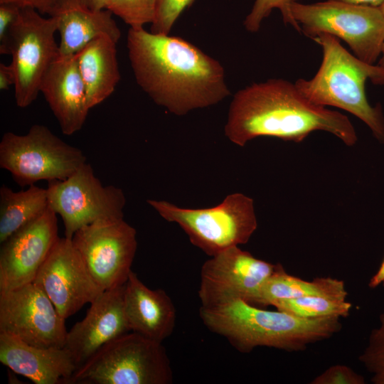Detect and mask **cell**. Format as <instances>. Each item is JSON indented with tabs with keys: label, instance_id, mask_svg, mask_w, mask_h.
<instances>
[{
	"label": "cell",
	"instance_id": "cell-11",
	"mask_svg": "<svg viewBox=\"0 0 384 384\" xmlns=\"http://www.w3.org/2000/svg\"><path fill=\"white\" fill-rule=\"evenodd\" d=\"M72 242L89 272L105 291L124 285L137 251V232L123 219L97 222L74 234Z\"/></svg>",
	"mask_w": 384,
	"mask_h": 384
},
{
	"label": "cell",
	"instance_id": "cell-22",
	"mask_svg": "<svg viewBox=\"0 0 384 384\" xmlns=\"http://www.w3.org/2000/svg\"><path fill=\"white\" fill-rule=\"evenodd\" d=\"M48 208L47 188L29 186L14 191L3 184L0 188V243L41 216Z\"/></svg>",
	"mask_w": 384,
	"mask_h": 384
},
{
	"label": "cell",
	"instance_id": "cell-35",
	"mask_svg": "<svg viewBox=\"0 0 384 384\" xmlns=\"http://www.w3.org/2000/svg\"><path fill=\"white\" fill-rule=\"evenodd\" d=\"M343 2H347L353 4L370 6L374 7H380L383 3L384 0H338Z\"/></svg>",
	"mask_w": 384,
	"mask_h": 384
},
{
	"label": "cell",
	"instance_id": "cell-29",
	"mask_svg": "<svg viewBox=\"0 0 384 384\" xmlns=\"http://www.w3.org/2000/svg\"><path fill=\"white\" fill-rule=\"evenodd\" d=\"M311 384H365L364 377L346 366L337 364L317 375Z\"/></svg>",
	"mask_w": 384,
	"mask_h": 384
},
{
	"label": "cell",
	"instance_id": "cell-16",
	"mask_svg": "<svg viewBox=\"0 0 384 384\" xmlns=\"http://www.w3.org/2000/svg\"><path fill=\"white\" fill-rule=\"evenodd\" d=\"M124 285L103 291L85 318L68 331L64 348L78 368L102 346L131 331L124 309Z\"/></svg>",
	"mask_w": 384,
	"mask_h": 384
},
{
	"label": "cell",
	"instance_id": "cell-5",
	"mask_svg": "<svg viewBox=\"0 0 384 384\" xmlns=\"http://www.w3.org/2000/svg\"><path fill=\"white\" fill-rule=\"evenodd\" d=\"M173 373L162 343L135 332L102 346L72 376L70 384H170Z\"/></svg>",
	"mask_w": 384,
	"mask_h": 384
},
{
	"label": "cell",
	"instance_id": "cell-27",
	"mask_svg": "<svg viewBox=\"0 0 384 384\" xmlns=\"http://www.w3.org/2000/svg\"><path fill=\"white\" fill-rule=\"evenodd\" d=\"M299 0H255L250 12L244 21L245 29L250 33L257 32L262 21L268 17L273 9H279L285 24H290L297 31L300 27L296 23L290 12V6Z\"/></svg>",
	"mask_w": 384,
	"mask_h": 384
},
{
	"label": "cell",
	"instance_id": "cell-17",
	"mask_svg": "<svg viewBox=\"0 0 384 384\" xmlns=\"http://www.w3.org/2000/svg\"><path fill=\"white\" fill-rule=\"evenodd\" d=\"M40 92L64 134L82 129L90 108L75 55H58L42 80Z\"/></svg>",
	"mask_w": 384,
	"mask_h": 384
},
{
	"label": "cell",
	"instance_id": "cell-31",
	"mask_svg": "<svg viewBox=\"0 0 384 384\" xmlns=\"http://www.w3.org/2000/svg\"><path fill=\"white\" fill-rule=\"evenodd\" d=\"M59 0H0V4L11 3L20 7H31L41 14H48Z\"/></svg>",
	"mask_w": 384,
	"mask_h": 384
},
{
	"label": "cell",
	"instance_id": "cell-8",
	"mask_svg": "<svg viewBox=\"0 0 384 384\" xmlns=\"http://www.w3.org/2000/svg\"><path fill=\"white\" fill-rule=\"evenodd\" d=\"M85 163L81 149L45 125L33 124L25 134L7 132L0 142V167L21 187L42 180H65Z\"/></svg>",
	"mask_w": 384,
	"mask_h": 384
},
{
	"label": "cell",
	"instance_id": "cell-23",
	"mask_svg": "<svg viewBox=\"0 0 384 384\" xmlns=\"http://www.w3.org/2000/svg\"><path fill=\"white\" fill-rule=\"evenodd\" d=\"M341 293H348L342 280L328 277L306 281L287 274L281 265L263 283L252 305L272 306L281 300L319 294Z\"/></svg>",
	"mask_w": 384,
	"mask_h": 384
},
{
	"label": "cell",
	"instance_id": "cell-32",
	"mask_svg": "<svg viewBox=\"0 0 384 384\" xmlns=\"http://www.w3.org/2000/svg\"><path fill=\"white\" fill-rule=\"evenodd\" d=\"M15 76L11 65L0 63V90H6L14 86Z\"/></svg>",
	"mask_w": 384,
	"mask_h": 384
},
{
	"label": "cell",
	"instance_id": "cell-18",
	"mask_svg": "<svg viewBox=\"0 0 384 384\" xmlns=\"http://www.w3.org/2000/svg\"><path fill=\"white\" fill-rule=\"evenodd\" d=\"M0 361L36 384H70L78 369L64 347H36L5 333H0Z\"/></svg>",
	"mask_w": 384,
	"mask_h": 384
},
{
	"label": "cell",
	"instance_id": "cell-25",
	"mask_svg": "<svg viewBox=\"0 0 384 384\" xmlns=\"http://www.w3.org/2000/svg\"><path fill=\"white\" fill-rule=\"evenodd\" d=\"M156 0H109L106 9L132 28H143L154 19Z\"/></svg>",
	"mask_w": 384,
	"mask_h": 384
},
{
	"label": "cell",
	"instance_id": "cell-36",
	"mask_svg": "<svg viewBox=\"0 0 384 384\" xmlns=\"http://www.w3.org/2000/svg\"><path fill=\"white\" fill-rule=\"evenodd\" d=\"M378 65L384 68V43H383V47H382L381 54H380V56L379 58Z\"/></svg>",
	"mask_w": 384,
	"mask_h": 384
},
{
	"label": "cell",
	"instance_id": "cell-6",
	"mask_svg": "<svg viewBox=\"0 0 384 384\" xmlns=\"http://www.w3.org/2000/svg\"><path fill=\"white\" fill-rule=\"evenodd\" d=\"M147 203L164 219L178 224L191 242L210 257L247 243L257 228L253 199L241 193L207 208H183L153 199Z\"/></svg>",
	"mask_w": 384,
	"mask_h": 384
},
{
	"label": "cell",
	"instance_id": "cell-34",
	"mask_svg": "<svg viewBox=\"0 0 384 384\" xmlns=\"http://www.w3.org/2000/svg\"><path fill=\"white\" fill-rule=\"evenodd\" d=\"M82 4L86 7L95 10L100 11L106 9V6L109 0H80Z\"/></svg>",
	"mask_w": 384,
	"mask_h": 384
},
{
	"label": "cell",
	"instance_id": "cell-24",
	"mask_svg": "<svg viewBox=\"0 0 384 384\" xmlns=\"http://www.w3.org/2000/svg\"><path fill=\"white\" fill-rule=\"evenodd\" d=\"M347 296L348 293L313 294L281 300L272 306L278 310L304 318H341L348 316L351 308V304L346 300Z\"/></svg>",
	"mask_w": 384,
	"mask_h": 384
},
{
	"label": "cell",
	"instance_id": "cell-26",
	"mask_svg": "<svg viewBox=\"0 0 384 384\" xmlns=\"http://www.w3.org/2000/svg\"><path fill=\"white\" fill-rule=\"evenodd\" d=\"M358 360L372 375L373 383L384 384V313L380 314L379 325L371 331Z\"/></svg>",
	"mask_w": 384,
	"mask_h": 384
},
{
	"label": "cell",
	"instance_id": "cell-12",
	"mask_svg": "<svg viewBox=\"0 0 384 384\" xmlns=\"http://www.w3.org/2000/svg\"><path fill=\"white\" fill-rule=\"evenodd\" d=\"M0 333L31 346L63 348L68 331L65 319L34 282L0 292Z\"/></svg>",
	"mask_w": 384,
	"mask_h": 384
},
{
	"label": "cell",
	"instance_id": "cell-14",
	"mask_svg": "<svg viewBox=\"0 0 384 384\" xmlns=\"http://www.w3.org/2000/svg\"><path fill=\"white\" fill-rule=\"evenodd\" d=\"M66 320L103 292L89 272L72 240L59 238L33 281Z\"/></svg>",
	"mask_w": 384,
	"mask_h": 384
},
{
	"label": "cell",
	"instance_id": "cell-4",
	"mask_svg": "<svg viewBox=\"0 0 384 384\" xmlns=\"http://www.w3.org/2000/svg\"><path fill=\"white\" fill-rule=\"evenodd\" d=\"M312 40L322 48V61L311 79L296 81L297 89L315 105L336 107L353 114L370 128L380 143L384 144L381 105L369 104L365 87L367 80L374 85H383L384 68L360 60L344 48L338 38L330 34L321 33Z\"/></svg>",
	"mask_w": 384,
	"mask_h": 384
},
{
	"label": "cell",
	"instance_id": "cell-3",
	"mask_svg": "<svg viewBox=\"0 0 384 384\" xmlns=\"http://www.w3.org/2000/svg\"><path fill=\"white\" fill-rule=\"evenodd\" d=\"M199 315L210 331L225 337L244 353L258 346L302 351L341 329L339 317L304 318L278 309H260L241 299L201 306Z\"/></svg>",
	"mask_w": 384,
	"mask_h": 384
},
{
	"label": "cell",
	"instance_id": "cell-30",
	"mask_svg": "<svg viewBox=\"0 0 384 384\" xmlns=\"http://www.w3.org/2000/svg\"><path fill=\"white\" fill-rule=\"evenodd\" d=\"M21 8L11 3L0 4V43L6 40L11 28L19 16Z\"/></svg>",
	"mask_w": 384,
	"mask_h": 384
},
{
	"label": "cell",
	"instance_id": "cell-13",
	"mask_svg": "<svg viewBox=\"0 0 384 384\" xmlns=\"http://www.w3.org/2000/svg\"><path fill=\"white\" fill-rule=\"evenodd\" d=\"M280 265L257 259L238 246L212 256L201 270L198 297L201 306L236 299L253 304L263 283Z\"/></svg>",
	"mask_w": 384,
	"mask_h": 384
},
{
	"label": "cell",
	"instance_id": "cell-28",
	"mask_svg": "<svg viewBox=\"0 0 384 384\" xmlns=\"http://www.w3.org/2000/svg\"><path fill=\"white\" fill-rule=\"evenodd\" d=\"M194 0H156L155 16L150 31L169 34L172 27L186 8Z\"/></svg>",
	"mask_w": 384,
	"mask_h": 384
},
{
	"label": "cell",
	"instance_id": "cell-1",
	"mask_svg": "<svg viewBox=\"0 0 384 384\" xmlns=\"http://www.w3.org/2000/svg\"><path fill=\"white\" fill-rule=\"evenodd\" d=\"M127 48L137 83L171 113L185 115L230 94L220 63L181 37L129 28Z\"/></svg>",
	"mask_w": 384,
	"mask_h": 384
},
{
	"label": "cell",
	"instance_id": "cell-2",
	"mask_svg": "<svg viewBox=\"0 0 384 384\" xmlns=\"http://www.w3.org/2000/svg\"><path fill=\"white\" fill-rule=\"evenodd\" d=\"M224 130L228 139L240 146L259 137L301 142L315 131L331 133L348 146L358 140L345 114L312 103L294 83L281 78L238 90L230 102Z\"/></svg>",
	"mask_w": 384,
	"mask_h": 384
},
{
	"label": "cell",
	"instance_id": "cell-7",
	"mask_svg": "<svg viewBox=\"0 0 384 384\" xmlns=\"http://www.w3.org/2000/svg\"><path fill=\"white\" fill-rule=\"evenodd\" d=\"M301 32L314 38L328 33L344 41L360 60L373 65L384 43V14L379 7L327 0L290 6Z\"/></svg>",
	"mask_w": 384,
	"mask_h": 384
},
{
	"label": "cell",
	"instance_id": "cell-37",
	"mask_svg": "<svg viewBox=\"0 0 384 384\" xmlns=\"http://www.w3.org/2000/svg\"><path fill=\"white\" fill-rule=\"evenodd\" d=\"M384 14V3L379 7Z\"/></svg>",
	"mask_w": 384,
	"mask_h": 384
},
{
	"label": "cell",
	"instance_id": "cell-20",
	"mask_svg": "<svg viewBox=\"0 0 384 384\" xmlns=\"http://www.w3.org/2000/svg\"><path fill=\"white\" fill-rule=\"evenodd\" d=\"M53 17L60 35L59 54L75 55L85 46L102 35L117 42L121 31L107 9L92 10L80 0H59L48 15Z\"/></svg>",
	"mask_w": 384,
	"mask_h": 384
},
{
	"label": "cell",
	"instance_id": "cell-10",
	"mask_svg": "<svg viewBox=\"0 0 384 384\" xmlns=\"http://www.w3.org/2000/svg\"><path fill=\"white\" fill-rule=\"evenodd\" d=\"M48 206L60 215L65 237L72 239L81 228L124 218L126 198L115 186H104L85 163L68 178L48 181Z\"/></svg>",
	"mask_w": 384,
	"mask_h": 384
},
{
	"label": "cell",
	"instance_id": "cell-9",
	"mask_svg": "<svg viewBox=\"0 0 384 384\" xmlns=\"http://www.w3.org/2000/svg\"><path fill=\"white\" fill-rule=\"evenodd\" d=\"M56 31L53 17L44 18L33 8L21 7L6 40L0 43V53L11 56L15 102L21 108L36 100L46 71L59 55Z\"/></svg>",
	"mask_w": 384,
	"mask_h": 384
},
{
	"label": "cell",
	"instance_id": "cell-15",
	"mask_svg": "<svg viewBox=\"0 0 384 384\" xmlns=\"http://www.w3.org/2000/svg\"><path fill=\"white\" fill-rule=\"evenodd\" d=\"M58 238L57 214L48 206L41 216L1 243L0 292L33 282Z\"/></svg>",
	"mask_w": 384,
	"mask_h": 384
},
{
	"label": "cell",
	"instance_id": "cell-21",
	"mask_svg": "<svg viewBox=\"0 0 384 384\" xmlns=\"http://www.w3.org/2000/svg\"><path fill=\"white\" fill-rule=\"evenodd\" d=\"M117 43L104 34L89 42L75 54L90 109L108 98L119 82Z\"/></svg>",
	"mask_w": 384,
	"mask_h": 384
},
{
	"label": "cell",
	"instance_id": "cell-33",
	"mask_svg": "<svg viewBox=\"0 0 384 384\" xmlns=\"http://www.w3.org/2000/svg\"><path fill=\"white\" fill-rule=\"evenodd\" d=\"M384 282V257L377 270L376 272L372 276L368 282L370 288H375Z\"/></svg>",
	"mask_w": 384,
	"mask_h": 384
},
{
	"label": "cell",
	"instance_id": "cell-19",
	"mask_svg": "<svg viewBox=\"0 0 384 384\" xmlns=\"http://www.w3.org/2000/svg\"><path fill=\"white\" fill-rule=\"evenodd\" d=\"M124 309L131 331L160 343L174 331L176 311L164 289H151L131 271L124 285Z\"/></svg>",
	"mask_w": 384,
	"mask_h": 384
}]
</instances>
